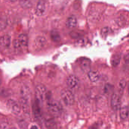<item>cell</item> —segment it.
Masks as SVG:
<instances>
[{
    "instance_id": "obj_6",
    "label": "cell",
    "mask_w": 129,
    "mask_h": 129,
    "mask_svg": "<svg viewBox=\"0 0 129 129\" xmlns=\"http://www.w3.org/2000/svg\"><path fill=\"white\" fill-rule=\"evenodd\" d=\"M79 81L78 78L74 75L69 76L66 80L67 85L71 89L77 88L79 85Z\"/></svg>"
},
{
    "instance_id": "obj_17",
    "label": "cell",
    "mask_w": 129,
    "mask_h": 129,
    "mask_svg": "<svg viewBox=\"0 0 129 129\" xmlns=\"http://www.w3.org/2000/svg\"><path fill=\"white\" fill-rule=\"evenodd\" d=\"M20 93L23 99L27 100L29 94V90L26 86H23L20 90Z\"/></svg>"
},
{
    "instance_id": "obj_12",
    "label": "cell",
    "mask_w": 129,
    "mask_h": 129,
    "mask_svg": "<svg viewBox=\"0 0 129 129\" xmlns=\"http://www.w3.org/2000/svg\"><path fill=\"white\" fill-rule=\"evenodd\" d=\"M41 103L36 100V101L35 102L33 106V112L35 116L37 118L41 117V108L40 104Z\"/></svg>"
},
{
    "instance_id": "obj_16",
    "label": "cell",
    "mask_w": 129,
    "mask_h": 129,
    "mask_svg": "<svg viewBox=\"0 0 129 129\" xmlns=\"http://www.w3.org/2000/svg\"><path fill=\"white\" fill-rule=\"evenodd\" d=\"M18 40L21 45L26 46L27 45L28 43V37L25 34H20L18 37Z\"/></svg>"
},
{
    "instance_id": "obj_21",
    "label": "cell",
    "mask_w": 129,
    "mask_h": 129,
    "mask_svg": "<svg viewBox=\"0 0 129 129\" xmlns=\"http://www.w3.org/2000/svg\"><path fill=\"white\" fill-rule=\"evenodd\" d=\"M13 47L15 50H20L21 48V45L20 43L17 40H14L13 42Z\"/></svg>"
},
{
    "instance_id": "obj_30",
    "label": "cell",
    "mask_w": 129,
    "mask_h": 129,
    "mask_svg": "<svg viewBox=\"0 0 129 129\" xmlns=\"http://www.w3.org/2000/svg\"><path fill=\"white\" fill-rule=\"evenodd\" d=\"M1 85V80H0V85Z\"/></svg>"
},
{
    "instance_id": "obj_26",
    "label": "cell",
    "mask_w": 129,
    "mask_h": 129,
    "mask_svg": "<svg viewBox=\"0 0 129 129\" xmlns=\"http://www.w3.org/2000/svg\"><path fill=\"white\" fill-rule=\"evenodd\" d=\"M124 60L126 63L129 64V52L125 55Z\"/></svg>"
},
{
    "instance_id": "obj_20",
    "label": "cell",
    "mask_w": 129,
    "mask_h": 129,
    "mask_svg": "<svg viewBox=\"0 0 129 129\" xmlns=\"http://www.w3.org/2000/svg\"><path fill=\"white\" fill-rule=\"evenodd\" d=\"M7 22L4 18H0V30H3L7 26Z\"/></svg>"
},
{
    "instance_id": "obj_1",
    "label": "cell",
    "mask_w": 129,
    "mask_h": 129,
    "mask_svg": "<svg viewBox=\"0 0 129 129\" xmlns=\"http://www.w3.org/2000/svg\"><path fill=\"white\" fill-rule=\"evenodd\" d=\"M47 107L50 113L54 116H59L62 113L61 104L56 100L48 99L47 102Z\"/></svg>"
},
{
    "instance_id": "obj_15",
    "label": "cell",
    "mask_w": 129,
    "mask_h": 129,
    "mask_svg": "<svg viewBox=\"0 0 129 129\" xmlns=\"http://www.w3.org/2000/svg\"><path fill=\"white\" fill-rule=\"evenodd\" d=\"M47 42L46 38L44 36H38L35 40L36 45L39 47H43Z\"/></svg>"
},
{
    "instance_id": "obj_7",
    "label": "cell",
    "mask_w": 129,
    "mask_h": 129,
    "mask_svg": "<svg viewBox=\"0 0 129 129\" xmlns=\"http://www.w3.org/2000/svg\"><path fill=\"white\" fill-rule=\"evenodd\" d=\"M46 11V6L45 3L42 1H40L38 2L36 8L35 13L38 16H43Z\"/></svg>"
},
{
    "instance_id": "obj_8",
    "label": "cell",
    "mask_w": 129,
    "mask_h": 129,
    "mask_svg": "<svg viewBox=\"0 0 129 129\" xmlns=\"http://www.w3.org/2000/svg\"><path fill=\"white\" fill-rule=\"evenodd\" d=\"M11 42V37L9 35H4L0 37V45L3 47H9L10 45Z\"/></svg>"
},
{
    "instance_id": "obj_4",
    "label": "cell",
    "mask_w": 129,
    "mask_h": 129,
    "mask_svg": "<svg viewBox=\"0 0 129 129\" xmlns=\"http://www.w3.org/2000/svg\"><path fill=\"white\" fill-rule=\"evenodd\" d=\"M7 106L13 114L18 115L21 111V107L14 100H10L8 101Z\"/></svg>"
},
{
    "instance_id": "obj_18",
    "label": "cell",
    "mask_w": 129,
    "mask_h": 129,
    "mask_svg": "<svg viewBox=\"0 0 129 129\" xmlns=\"http://www.w3.org/2000/svg\"><path fill=\"white\" fill-rule=\"evenodd\" d=\"M11 94V92L8 89L0 88V96L2 97H8Z\"/></svg>"
},
{
    "instance_id": "obj_13",
    "label": "cell",
    "mask_w": 129,
    "mask_h": 129,
    "mask_svg": "<svg viewBox=\"0 0 129 129\" xmlns=\"http://www.w3.org/2000/svg\"><path fill=\"white\" fill-rule=\"evenodd\" d=\"M121 56L120 54H117L114 55L111 59V63L112 66L116 67L118 66L120 63Z\"/></svg>"
},
{
    "instance_id": "obj_28",
    "label": "cell",
    "mask_w": 129,
    "mask_h": 129,
    "mask_svg": "<svg viewBox=\"0 0 129 129\" xmlns=\"http://www.w3.org/2000/svg\"><path fill=\"white\" fill-rule=\"evenodd\" d=\"M30 129H38V127L36 126H33L31 127Z\"/></svg>"
},
{
    "instance_id": "obj_2",
    "label": "cell",
    "mask_w": 129,
    "mask_h": 129,
    "mask_svg": "<svg viewBox=\"0 0 129 129\" xmlns=\"http://www.w3.org/2000/svg\"><path fill=\"white\" fill-rule=\"evenodd\" d=\"M35 95L36 100L40 103H42L47 99V91L46 87L44 85L40 84L35 88Z\"/></svg>"
},
{
    "instance_id": "obj_22",
    "label": "cell",
    "mask_w": 129,
    "mask_h": 129,
    "mask_svg": "<svg viewBox=\"0 0 129 129\" xmlns=\"http://www.w3.org/2000/svg\"><path fill=\"white\" fill-rule=\"evenodd\" d=\"M21 5L24 7L29 8L32 5V4L29 1H20Z\"/></svg>"
},
{
    "instance_id": "obj_9",
    "label": "cell",
    "mask_w": 129,
    "mask_h": 129,
    "mask_svg": "<svg viewBox=\"0 0 129 129\" xmlns=\"http://www.w3.org/2000/svg\"><path fill=\"white\" fill-rule=\"evenodd\" d=\"M77 24V20L74 16H71L67 19L66 21V26L68 28L75 27Z\"/></svg>"
},
{
    "instance_id": "obj_14",
    "label": "cell",
    "mask_w": 129,
    "mask_h": 129,
    "mask_svg": "<svg viewBox=\"0 0 129 129\" xmlns=\"http://www.w3.org/2000/svg\"><path fill=\"white\" fill-rule=\"evenodd\" d=\"M45 122V125L48 129H55L56 128V122L53 119L50 118L46 119Z\"/></svg>"
},
{
    "instance_id": "obj_5",
    "label": "cell",
    "mask_w": 129,
    "mask_h": 129,
    "mask_svg": "<svg viewBox=\"0 0 129 129\" xmlns=\"http://www.w3.org/2000/svg\"><path fill=\"white\" fill-rule=\"evenodd\" d=\"M111 106L113 110L117 111L120 110L121 106V97L119 94L114 93L111 99Z\"/></svg>"
},
{
    "instance_id": "obj_23",
    "label": "cell",
    "mask_w": 129,
    "mask_h": 129,
    "mask_svg": "<svg viewBox=\"0 0 129 129\" xmlns=\"http://www.w3.org/2000/svg\"><path fill=\"white\" fill-rule=\"evenodd\" d=\"M51 38L54 41H59V39L60 36L59 35V34L56 32H53L51 33Z\"/></svg>"
},
{
    "instance_id": "obj_3",
    "label": "cell",
    "mask_w": 129,
    "mask_h": 129,
    "mask_svg": "<svg viewBox=\"0 0 129 129\" xmlns=\"http://www.w3.org/2000/svg\"><path fill=\"white\" fill-rule=\"evenodd\" d=\"M61 98L64 104L67 106H71L74 104L75 98L73 94L69 89H63L61 92Z\"/></svg>"
},
{
    "instance_id": "obj_10",
    "label": "cell",
    "mask_w": 129,
    "mask_h": 129,
    "mask_svg": "<svg viewBox=\"0 0 129 129\" xmlns=\"http://www.w3.org/2000/svg\"><path fill=\"white\" fill-rule=\"evenodd\" d=\"M89 79L91 82H96L99 80L100 75L98 72L96 71H91L89 72Z\"/></svg>"
},
{
    "instance_id": "obj_25",
    "label": "cell",
    "mask_w": 129,
    "mask_h": 129,
    "mask_svg": "<svg viewBox=\"0 0 129 129\" xmlns=\"http://www.w3.org/2000/svg\"><path fill=\"white\" fill-rule=\"evenodd\" d=\"M9 125L7 123L4 122L0 125V129H8L9 128Z\"/></svg>"
},
{
    "instance_id": "obj_29",
    "label": "cell",
    "mask_w": 129,
    "mask_h": 129,
    "mask_svg": "<svg viewBox=\"0 0 129 129\" xmlns=\"http://www.w3.org/2000/svg\"><path fill=\"white\" fill-rule=\"evenodd\" d=\"M8 129H17L16 128H14V127H11V128H9Z\"/></svg>"
},
{
    "instance_id": "obj_11",
    "label": "cell",
    "mask_w": 129,
    "mask_h": 129,
    "mask_svg": "<svg viewBox=\"0 0 129 129\" xmlns=\"http://www.w3.org/2000/svg\"><path fill=\"white\" fill-rule=\"evenodd\" d=\"M129 115V109L128 107L124 106L120 109V116L122 120L126 119Z\"/></svg>"
},
{
    "instance_id": "obj_27",
    "label": "cell",
    "mask_w": 129,
    "mask_h": 129,
    "mask_svg": "<svg viewBox=\"0 0 129 129\" xmlns=\"http://www.w3.org/2000/svg\"><path fill=\"white\" fill-rule=\"evenodd\" d=\"M88 129H98V125L94 123L89 127Z\"/></svg>"
},
{
    "instance_id": "obj_24",
    "label": "cell",
    "mask_w": 129,
    "mask_h": 129,
    "mask_svg": "<svg viewBox=\"0 0 129 129\" xmlns=\"http://www.w3.org/2000/svg\"><path fill=\"white\" fill-rule=\"evenodd\" d=\"M109 32V28L108 27H105L102 29L101 31V34L103 36H106Z\"/></svg>"
},
{
    "instance_id": "obj_19",
    "label": "cell",
    "mask_w": 129,
    "mask_h": 129,
    "mask_svg": "<svg viewBox=\"0 0 129 129\" xmlns=\"http://www.w3.org/2000/svg\"><path fill=\"white\" fill-rule=\"evenodd\" d=\"M126 86V82L124 79H122L119 82L118 86L120 91H123Z\"/></svg>"
}]
</instances>
